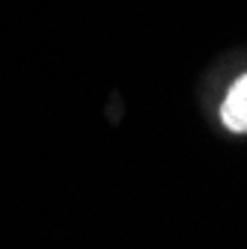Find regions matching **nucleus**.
Returning a JSON list of instances; mask_svg holds the SVG:
<instances>
[{
    "label": "nucleus",
    "mask_w": 247,
    "mask_h": 249,
    "mask_svg": "<svg viewBox=\"0 0 247 249\" xmlns=\"http://www.w3.org/2000/svg\"><path fill=\"white\" fill-rule=\"evenodd\" d=\"M221 119L232 134H247V74H241L232 83L229 95L224 98V107H221Z\"/></svg>",
    "instance_id": "nucleus-1"
}]
</instances>
